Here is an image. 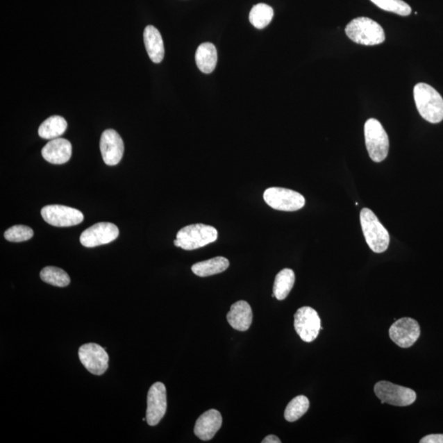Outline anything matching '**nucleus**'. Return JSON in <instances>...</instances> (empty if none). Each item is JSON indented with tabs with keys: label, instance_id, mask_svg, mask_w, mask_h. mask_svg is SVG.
Here are the masks:
<instances>
[{
	"label": "nucleus",
	"instance_id": "1",
	"mask_svg": "<svg viewBox=\"0 0 443 443\" xmlns=\"http://www.w3.org/2000/svg\"><path fill=\"white\" fill-rule=\"evenodd\" d=\"M414 98L424 119L431 124H438L443 120V99L431 85L426 83L415 85Z\"/></svg>",
	"mask_w": 443,
	"mask_h": 443
},
{
	"label": "nucleus",
	"instance_id": "2",
	"mask_svg": "<svg viewBox=\"0 0 443 443\" xmlns=\"http://www.w3.org/2000/svg\"><path fill=\"white\" fill-rule=\"evenodd\" d=\"M346 34L352 42L364 45H377L385 40V33L378 22L369 17L355 18L346 27Z\"/></svg>",
	"mask_w": 443,
	"mask_h": 443
},
{
	"label": "nucleus",
	"instance_id": "3",
	"mask_svg": "<svg viewBox=\"0 0 443 443\" xmlns=\"http://www.w3.org/2000/svg\"><path fill=\"white\" fill-rule=\"evenodd\" d=\"M217 238L218 231L212 226L202 224H192L179 231L174 245L183 250L192 251L215 242Z\"/></svg>",
	"mask_w": 443,
	"mask_h": 443
},
{
	"label": "nucleus",
	"instance_id": "4",
	"mask_svg": "<svg viewBox=\"0 0 443 443\" xmlns=\"http://www.w3.org/2000/svg\"><path fill=\"white\" fill-rule=\"evenodd\" d=\"M360 224L366 242L375 253H383L390 246V236L377 216L368 208L360 212Z\"/></svg>",
	"mask_w": 443,
	"mask_h": 443
},
{
	"label": "nucleus",
	"instance_id": "5",
	"mask_svg": "<svg viewBox=\"0 0 443 443\" xmlns=\"http://www.w3.org/2000/svg\"><path fill=\"white\" fill-rule=\"evenodd\" d=\"M365 138L366 148L371 160L376 162L385 160L390 150V140L381 122L374 119L366 122Z\"/></svg>",
	"mask_w": 443,
	"mask_h": 443
},
{
	"label": "nucleus",
	"instance_id": "6",
	"mask_svg": "<svg viewBox=\"0 0 443 443\" xmlns=\"http://www.w3.org/2000/svg\"><path fill=\"white\" fill-rule=\"evenodd\" d=\"M264 200L273 209L281 211L299 210L306 204L305 198L301 194L282 187L267 189L264 193Z\"/></svg>",
	"mask_w": 443,
	"mask_h": 443
},
{
	"label": "nucleus",
	"instance_id": "7",
	"mask_svg": "<svg viewBox=\"0 0 443 443\" xmlns=\"http://www.w3.org/2000/svg\"><path fill=\"white\" fill-rule=\"evenodd\" d=\"M374 392L382 404L408 406L413 404L417 400V393L410 388L387 381H381L375 384Z\"/></svg>",
	"mask_w": 443,
	"mask_h": 443
},
{
	"label": "nucleus",
	"instance_id": "8",
	"mask_svg": "<svg viewBox=\"0 0 443 443\" xmlns=\"http://www.w3.org/2000/svg\"><path fill=\"white\" fill-rule=\"evenodd\" d=\"M294 327L301 340L311 342L317 338L321 327L319 315L309 306L301 307L294 315Z\"/></svg>",
	"mask_w": 443,
	"mask_h": 443
},
{
	"label": "nucleus",
	"instance_id": "9",
	"mask_svg": "<svg viewBox=\"0 0 443 443\" xmlns=\"http://www.w3.org/2000/svg\"><path fill=\"white\" fill-rule=\"evenodd\" d=\"M42 216L47 223L58 228L72 227L80 224L84 219L80 210L60 205L44 206Z\"/></svg>",
	"mask_w": 443,
	"mask_h": 443
},
{
	"label": "nucleus",
	"instance_id": "10",
	"mask_svg": "<svg viewBox=\"0 0 443 443\" xmlns=\"http://www.w3.org/2000/svg\"><path fill=\"white\" fill-rule=\"evenodd\" d=\"M78 356L81 364L90 373L96 375L106 373L110 357L102 346L96 343H87L80 347Z\"/></svg>",
	"mask_w": 443,
	"mask_h": 443
},
{
	"label": "nucleus",
	"instance_id": "11",
	"mask_svg": "<svg viewBox=\"0 0 443 443\" xmlns=\"http://www.w3.org/2000/svg\"><path fill=\"white\" fill-rule=\"evenodd\" d=\"M119 235V230L115 224L98 223L81 233L80 242L85 247H97L114 242Z\"/></svg>",
	"mask_w": 443,
	"mask_h": 443
},
{
	"label": "nucleus",
	"instance_id": "12",
	"mask_svg": "<svg viewBox=\"0 0 443 443\" xmlns=\"http://www.w3.org/2000/svg\"><path fill=\"white\" fill-rule=\"evenodd\" d=\"M167 410V392L164 383L153 384L147 396V421L149 426H156L165 417Z\"/></svg>",
	"mask_w": 443,
	"mask_h": 443
},
{
	"label": "nucleus",
	"instance_id": "13",
	"mask_svg": "<svg viewBox=\"0 0 443 443\" xmlns=\"http://www.w3.org/2000/svg\"><path fill=\"white\" fill-rule=\"evenodd\" d=\"M392 341L401 348L412 346L420 336V327L417 320L402 318L396 320L390 329Z\"/></svg>",
	"mask_w": 443,
	"mask_h": 443
},
{
	"label": "nucleus",
	"instance_id": "14",
	"mask_svg": "<svg viewBox=\"0 0 443 443\" xmlns=\"http://www.w3.org/2000/svg\"><path fill=\"white\" fill-rule=\"evenodd\" d=\"M101 151L103 162L108 166L117 165L121 161L124 156V144L115 130L108 129L102 133Z\"/></svg>",
	"mask_w": 443,
	"mask_h": 443
},
{
	"label": "nucleus",
	"instance_id": "15",
	"mask_svg": "<svg viewBox=\"0 0 443 443\" xmlns=\"http://www.w3.org/2000/svg\"><path fill=\"white\" fill-rule=\"evenodd\" d=\"M223 424V418L219 411L210 410L198 418L194 433L203 441H209L213 438Z\"/></svg>",
	"mask_w": 443,
	"mask_h": 443
},
{
	"label": "nucleus",
	"instance_id": "16",
	"mask_svg": "<svg viewBox=\"0 0 443 443\" xmlns=\"http://www.w3.org/2000/svg\"><path fill=\"white\" fill-rule=\"evenodd\" d=\"M44 159L53 165H63L69 161L72 156V144L63 138L51 140L43 147Z\"/></svg>",
	"mask_w": 443,
	"mask_h": 443
},
{
	"label": "nucleus",
	"instance_id": "17",
	"mask_svg": "<svg viewBox=\"0 0 443 443\" xmlns=\"http://www.w3.org/2000/svg\"><path fill=\"white\" fill-rule=\"evenodd\" d=\"M228 322L234 329L244 332L250 328L253 313L251 307L245 301H239L231 306L227 315Z\"/></svg>",
	"mask_w": 443,
	"mask_h": 443
},
{
	"label": "nucleus",
	"instance_id": "18",
	"mask_svg": "<svg viewBox=\"0 0 443 443\" xmlns=\"http://www.w3.org/2000/svg\"><path fill=\"white\" fill-rule=\"evenodd\" d=\"M144 43L152 62L160 63L164 60L165 45L161 34L155 26H147L144 31Z\"/></svg>",
	"mask_w": 443,
	"mask_h": 443
},
{
	"label": "nucleus",
	"instance_id": "19",
	"mask_svg": "<svg viewBox=\"0 0 443 443\" xmlns=\"http://www.w3.org/2000/svg\"><path fill=\"white\" fill-rule=\"evenodd\" d=\"M218 61V53L215 45L210 42L203 43L198 47L196 53V62L198 69L203 74H210L215 69Z\"/></svg>",
	"mask_w": 443,
	"mask_h": 443
},
{
	"label": "nucleus",
	"instance_id": "20",
	"mask_svg": "<svg viewBox=\"0 0 443 443\" xmlns=\"http://www.w3.org/2000/svg\"><path fill=\"white\" fill-rule=\"evenodd\" d=\"M229 267V261L224 257L218 256L213 259L199 262L192 266V270L199 277H209V276L224 272Z\"/></svg>",
	"mask_w": 443,
	"mask_h": 443
},
{
	"label": "nucleus",
	"instance_id": "21",
	"mask_svg": "<svg viewBox=\"0 0 443 443\" xmlns=\"http://www.w3.org/2000/svg\"><path fill=\"white\" fill-rule=\"evenodd\" d=\"M295 273L292 269H284L276 276L274 284L273 297L278 301L286 299L295 284Z\"/></svg>",
	"mask_w": 443,
	"mask_h": 443
},
{
	"label": "nucleus",
	"instance_id": "22",
	"mask_svg": "<svg viewBox=\"0 0 443 443\" xmlns=\"http://www.w3.org/2000/svg\"><path fill=\"white\" fill-rule=\"evenodd\" d=\"M67 128V121L61 116L49 117L40 126L38 134L40 137L53 140L60 137Z\"/></svg>",
	"mask_w": 443,
	"mask_h": 443
},
{
	"label": "nucleus",
	"instance_id": "23",
	"mask_svg": "<svg viewBox=\"0 0 443 443\" xmlns=\"http://www.w3.org/2000/svg\"><path fill=\"white\" fill-rule=\"evenodd\" d=\"M274 12L268 4L258 3L252 8L250 12L251 24L257 29H264L273 20Z\"/></svg>",
	"mask_w": 443,
	"mask_h": 443
},
{
	"label": "nucleus",
	"instance_id": "24",
	"mask_svg": "<svg viewBox=\"0 0 443 443\" xmlns=\"http://www.w3.org/2000/svg\"><path fill=\"white\" fill-rule=\"evenodd\" d=\"M310 408V401L306 396H297L287 406L284 417L288 422H295L304 415Z\"/></svg>",
	"mask_w": 443,
	"mask_h": 443
},
{
	"label": "nucleus",
	"instance_id": "25",
	"mask_svg": "<svg viewBox=\"0 0 443 443\" xmlns=\"http://www.w3.org/2000/svg\"><path fill=\"white\" fill-rule=\"evenodd\" d=\"M40 278L44 283L60 287H67L71 282L69 274L65 270L53 266L45 267L40 272Z\"/></svg>",
	"mask_w": 443,
	"mask_h": 443
},
{
	"label": "nucleus",
	"instance_id": "26",
	"mask_svg": "<svg viewBox=\"0 0 443 443\" xmlns=\"http://www.w3.org/2000/svg\"><path fill=\"white\" fill-rule=\"evenodd\" d=\"M375 6L384 11L396 13L397 15L409 16L411 13V8L403 0H370Z\"/></svg>",
	"mask_w": 443,
	"mask_h": 443
},
{
	"label": "nucleus",
	"instance_id": "27",
	"mask_svg": "<svg viewBox=\"0 0 443 443\" xmlns=\"http://www.w3.org/2000/svg\"><path fill=\"white\" fill-rule=\"evenodd\" d=\"M33 230L25 225H15L4 233V237L8 242H22L28 241L33 237Z\"/></svg>",
	"mask_w": 443,
	"mask_h": 443
},
{
	"label": "nucleus",
	"instance_id": "28",
	"mask_svg": "<svg viewBox=\"0 0 443 443\" xmlns=\"http://www.w3.org/2000/svg\"><path fill=\"white\" fill-rule=\"evenodd\" d=\"M420 443H443V435H431L422 438Z\"/></svg>",
	"mask_w": 443,
	"mask_h": 443
},
{
	"label": "nucleus",
	"instance_id": "29",
	"mask_svg": "<svg viewBox=\"0 0 443 443\" xmlns=\"http://www.w3.org/2000/svg\"><path fill=\"white\" fill-rule=\"evenodd\" d=\"M263 443H281V440H279L278 437L275 435H269L267 436L263 441Z\"/></svg>",
	"mask_w": 443,
	"mask_h": 443
}]
</instances>
